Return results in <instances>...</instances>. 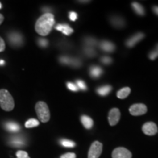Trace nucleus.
<instances>
[{"label": "nucleus", "mask_w": 158, "mask_h": 158, "mask_svg": "<svg viewBox=\"0 0 158 158\" xmlns=\"http://www.w3.org/2000/svg\"><path fill=\"white\" fill-rule=\"evenodd\" d=\"M0 106L6 111H10L14 108V100L7 90H0Z\"/></svg>", "instance_id": "2"}, {"label": "nucleus", "mask_w": 158, "mask_h": 158, "mask_svg": "<svg viewBox=\"0 0 158 158\" xmlns=\"http://www.w3.org/2000/svg\"><path fill=\"white\" fill-rule=\"evenodd\" d=\"M102 69L98 66H92L89 68V75L92 78H98L102 76Z\"/></svg>", "instance_id": "15"}, {"label": "nucleus", "mask_w": 158, "mask_h": 158, "mask_svg": "<svg viewBox=\"0 0 158 158\" xmlns=\"http://www.w3.org/2000/svg\"><path fill=\"white\" fill-rule=\"evenodd\" d=\"M120 111L118 108H114L109 111L108 114V122L110 126H114L118 123L120 119Z\"/></svg>", "instance_id": "8"}, {"label": "nucleus", "mask_w": 158, "mask_h": 158, "mask_svg": "<svg viewBox=\"0 0 158 158\" xmlns=\"http://www.w3.org/2000/svg\"><path fill=\"white\" fill-rule=\"evenodd\" d=\"M3 21H4V16H3V15L0 14V25L2 24V23L3 22Z\"/></svg>", "instance_id": "36"}, {"label": "nucleus", "mask_w": 158, "mask_h": 158, "mask_svg": "<svg viewBox=\"0 0 158 158\" xmlns=\"http://www.w3.org/2000/svg\"><path fill=\"white\" fill-rule=\"evenodd\" d=\"M158 57V44L156 45L155 48L152 51H150L149 54V58L151 60H155Z\"/></svg>", "instance_id": "26"}, {"label": "nucleus", "mask_w": 158, "mask_h": 158, "mask_svg": "<svg viewBox=\"0 0 158 158\" xmlns=\"http://www.w3.org/2000/svg\"><path fill=\"white\" fill-rule=\"evenodd\" d=\"M9 41L11 45H14V46H19V45H22L23 40L21 34L17 32H13L9 35Z\"/></svg>", "instance_id": "11"}, {"label": "nucleus", "mask_w": 158, "mask_h": 158, "mask_svg": "<svg viewBox=\"0 0 158 158\" xmlns=\"http://www.w3.org/2000/svg\"><path fill=\"white\" fill-rule=\"evenodd\" d=\"M60 158H76V155L75 153L68 152L61 156Z\"/></svg>", "instance_id": "33"}, {"label": "nucleus", "mask_w": 158, "mask_h": 158, "mask_svg": "<svg viewBox=\"0 0 158 158\" xmlns=\"http://www.w3.org/2000/svg\"><path fill=\"white\" fill-rule=\"evenodd\" d=\"M100 48L106 52H113L115 50V45L108 40H103L100 43Z\"/></svg>", "instance_id": "12"}, {"label": "nucleus", "mask_w": 158, "mask_h": 158, "mask_svg": "<svg viewBox=\"0 0 158 158\" xmlns=\"http://www.w3.org/2000/svg\"><path fill=\"white\" fill-rule=\"evenodd\" d=\"M112 158H132V153L124 147L116 148L112 152Z\"/></svg>", "instance_id": "6"}, {"label": "nucleus", "mask_w": 158, "mask_h": 158, "mask_svg": "<svg viewBox=\"0 0 158 158\" xmlns=\"http://www.w3.org/2000/svg\"><path fill=\"white\" fill-rule=\"evenodd\" d=\"M129 111L133 116L143 115L147 112V107L143 103L133 104L130 107Z\"/></svg>", "instance_id": "5"}, {"label": "nucleus", "mask_w": 158, "mask_h": 158, "mask_svg": "<svg viewBox=\"0 0 158 158\" xmlns=\"http://www.w3.org/2000/svg\"><path fill=\"white\" fill-rule=\"evenodd\" d=\"M40 122L38 120L35 119V118H30V119L27 120L25 123V127L27 128H32L37 127L39 125Z\"/></svg>", "instance_id": "22"}, {"label": "nucleus", "mask_w": 158, "mask_h": 158, "mask_svg": "<svg viewBox=\"0 0 158 158\" xmlns=\"http://www.w3.org/2000/svg\"><path fill=\"white\" fill-rule=\"evenodd\" d=\"M144 37V34L142 32H138L133 35V36L130 37L129 39L126 41V45L129 48H133V46L137 44L138 42L143 40Z\"/></svg>", "instance_id": "10"}, {"label": "nucleus", "mask_w": 158, "mask_h": 158, "mask_svg": "<svg viewBox=\"0 0 158 158\" xmlns=\"http://www.w3.org/2000/svg\"><path fill=\"white\" fill-rule=\"evenodd\" d=\"M130 89L129 87H124L121 89L117 92V98L119 99H124L130 94Z\"/></svg>", "instance_id": "21"}, {"label": "nucleus", "mask_w": 158, "mask_h": 158, "mask_svg": "<svg viewBox=\"0 0 158 158\" xmlns=\"http://www.w3.org/2000/svg\"><path fill=\"white\" fill-rule=\"evenodd\" d=\"M55 28H56V30L62 31L63 34H64L65 35H70L73 32V29L66 23H60V24L56 25Z\"/></svg>", "instance_id": "13"}, {"label": "nucleus", "mask_w": 158, "mask_h": 158, "mask_svg": "<svg viewBox=\"0 0 158 158\" xmlns=\"http://www.w3.org/2000/svg\"><path fill=\"white\" fill-rule=\"evenodd\" d=\"M100 61H101L102 64L106 65L110 64L112 63V59L110 58V56H104L101 57V58H100Z\"/></svg>", "instance_id": "28"}, {"label": "nucleus", "mask_w": 158, "mask_h": 158, "mask_svg": "<svg viewBox=\"0 0 158 158\" xmlns=\"http://www.w3.org/2000/svg\"><path fill=\"white\" fill-rule=\"evenodd\" d=\"M59 61L61 63L64 64L70 65V66L74 67V68H79L81 65V62L77 58H71V57L63 56L59 58Z\"/></svg>", "instance_id": "9"}, {"label": "nucleus", "mask_w": 158, "mask_h": 158, "mask_svg": "<svg viewBox=\"0 0 158 158\" xmlns=\"http://www.w3.org/2000/svg\"><path fill=\"white\" fill-rule=\"evenodd\" d=\"M81 122L84 127L86 128V129H91L92 127H93V120L89 116H86V115H82L81 116Z\"/></svg>", "instance_id": "16"}, {"label": "nucleus", "mask_w": 158, "mask_h": 158, "mask_svg": "<svg viewBox=\"0 0 158 158\" xmlns=\"http://www.w3.org/2000/svg\"><path fill=\"white\" fill-rule=\"evenodd\" d=\"M10 143L15 147H22L24 144V140L21 137H19V136H15V137H13L11 138Z\"/></svg>", "instance_id": "20"}, {"label": "nucleus", "mask_w": 158, "mask_h": 158, "mask_svg": "<svg viewBox=\"0 0 158 158\" xmlns=\"http://www.w3.org/2000/svg\"><path fill=\"white\" fill-rule=\"evenodd\" d=\"M102 151V144L99 141L92 143L88 152V158H98Z\"/></svg>", "instance_id": "4"}, {"label": "nucleus", "mask_w": 158, "mask_h": 158, "mask_svg": "<svg viewBox=\"0 0 158 158\" xmlns=\"http://www.w3.org/2000/svg\"><path fill=\"white\" fill-rule=\"evenodd\" d=\"M35 110L37 115V117L43 123L48 122L50 119V110L48 106L45 102H37L35 105Z\"/></svg>", "instance_id": "3"}, {"label": "nucleus", "mask_w": 158, "mask_h": 158, "mask_svg": "<svg viewBox=\"0 0 158 158\" xmlns=\"http://www.w3.org/2000/svg\"><path fill=\"white\" fill-rule=\"evenodd\" d=\"M76 86L78 88V89H81L83 91H86L87 89V86H86V83H85L83 80H81V79H78L76 81Z\"/></svg>", "instance_id": "27"}, {"label": "nucleus", "mask_w": 158, "mask_h": 158, "mask_svg": "<svg viewBox=\"0 0 158 158\" xmlns=\"http://www.w3.org/2000/svg\"><path fill=\"white\" fill-rule=\"evenodd\" d=\"M132 7H133V10L139 15H144L145 14V10H144L143 7L141 4L138 2H133L132 3Z\"/></svg>", "instance_id": "19"}, {"label": "nucleus", "mask_w": 158, "mask_h": 158, "mask_svg": "<svg viewBox=\"0 0 158 158\" xmlns=\"http://www.w3.org/2000/svg\"><path fill=\"white\" fill-rule=\"evenodd\" d=\"M5 128L10 132L16 133V132L19 131L20 126L14 122H8L5 124Z\"/></svg>", "instance_id": "18"}, {"label": "nucleus", "mask_w": 158, "mask_h": 158, "mask_svg": "<svg viewBox=\"0 0 158 158\" xmlns=\"http://www.w3.org/2000/svg\"><path fill=\"white\" fill-rule=\"evenodd\" d=\"M59 142H60L61 145L67 148H73L76 146V143H75L73 141H70V140L66 139V138H62V139L60 140Z\"/></svg>", "instance_id": "23"}, {"label": "nucleus", "mask_w": 158, "mask_h": 158, "mask_svg": "<svg viewBox=\"0 0 158 158\" xmlns=\"http://www.w3.org/2000/svg\"><path fill=\"white\" fill-rule=\"evenodd\" d=\"M110 23H111V24L113 25L114 27H116V28H122V27H123L124 24H125L124 20L120 16H117V15L111 16L110 19Z\"/></svg>", "instance_id": "14"}, {"label": "nucleus", "mask_w": 158, "mask_h": 158, "mask_svg": "<svg viewBox=\"0 0 158 158\" xmlns=\"http://www.w3.org/2000/svg\"><path fill=\"white\" fill-rule=\"evenodd\" d=\"M55 23L52 13H46L37 19L35 23V31L41 36H47L51 32Z\"/></svg>", "instance_id": "1"}, {"label": "nucleus", "mask_w": 158, "mask_h": 158, "mask_svg": "<svg viewBox=\"0 0 158 158\" xmlns=\"http://www.w3.org/2000/svg\"><path fill=\"white\" fill-rule=\"evenodd\" d=\"M5 49V43L4 40L0 37V52H2Z\"/></svg>", "instance_id": "34"}, {"label": "nucleus", "mask_w": 158, "mask_h": 158, "mask_svg": "<svg viewBox=\"0 0 158 158\" xmlns=\"http://www.w3.org/2000/svg\"><path fill=\"white\" fill-rule=\"evenodd\" d=\"M84 43L86 47H90L93 48L97 45V40L93 37H86L84 40Z\"/></svg>", "instance_id": "24"}, {"label": "nucleus", "mask_w": 158, "mask_h": 158, "mask_svg": "<svg viewBox=\"0 0 158 158\" xmlns=\"http://www.w3.org/2000/svg\"><path fill=\"white\" fill-rule=\"evenodd\" d=\"M111 90H112L111 86H110V85H104V86H101L97 89L96 92L99 95L105 97V96H107L108 94L111 92Z\"/></svg>", "instance_id": "17"}, {"label": "nucleus", "mask_w": 158, "mask_h": 158, "mask_svg": "<svg viewBox=\"0 0 158 158\" xmlns=\"http://www.w3.org/2000/svg\"><path fill=\"white\" fill-rule=\"evenodd\" d=\"M1 8H2V4L0 3V9H1Z\"/></svg>", "instance_id": "39"}, {"label": "nucleus", "mask_w": 158, "mask_h": 158, "mask_svg": "<svg viewBox=\"0 0 158 158\" xmlns=\"http://www.w3.org/2000/svg\"><path fill=\"white\" fill-rule=\"evenodd\" d=\"M84 51V54L89 57H93L96 55V51L94 50L93 48H90V47H85Z\"/></svg>", "instance_id": "25"}, {"label": "nucleus", "mask_w": 158, "mask_h": 158, "mask_svg": "<svg viewBox=\"0 0 158 158\" xmlns=\"http://www.w3.org/2000/svg\"><path fill=\"white\" fill-rule=\"evenodd\" d=\"M142 131L147 135H154L157 133V126L152 122H148L142 127Z\"/></svg>", "instance_id": "7"}, {"label": "nucleus", "mask_w": 158, "mask_h": 158, "mask_svg": "<svg viewBox=\"0 0 158 158\" xmlns=\"http://www.w3.org/2000/svg\"><path fill=\"white\" fill-rule=\"evenodd\" d=\"M152 10L156 15H158V6H154L152 7Z\"/></svg>", "instance_id": "35"}, {"label": "nucleus", "mask_w": 158, "mask_h": 158, "mask_svg": "<svg viewBox=\"0 0 158 158\" xmlns=\"http://www.w3.org/2000/svg\"><path fill=\"white\" fill-rule=\"evenodd\" d=\"M5 64V62L3 60H0V65H4Z\"/></svg>", "instance_id": "37"}, {"label": "nucleus", "mask_w": 158, "mask_h": 158, "mask_svg": "<svg viewBox=\"0 0 158 158\" xmlns=\"http://www.w3.org/2000/svg\"><path fill=\"white\" fill-rule=\"evenodd\" d=\"M16 157L17 158H30L29 157L28 153L25 151H22V150H19L17 152Z\"/></svg>", "instance_id": "29"}, {"label": "nucleus", "mask_w": 158, "mask_h": 158, "mask_svg": "<svg viewBox=\"0 0 158 158\" xmlns=\"http://www.w3.org/2000/svg\"><path fill=\"white\" fill-rule=\"evenodd\" d=\"M79 2H89V1H79Z\"/></svg>", "instance_id": "38"}, {"label": "nucleus", "mask_w": 158, "mask_h": 158, "mask_svg": "<svg viewBox=\"0 0 158 158\" xmlns=\"http://www.w3.org/2000/svg\"><path fill=\"white\" fill-rule=\"evenodd\" d=\"M67 86H68L69 90L73 91V92H78V88L77 87L76 84H75L72 82H68V83H67Z\"/></svg>", "instance_id": "30"}, {"label": "nucleus", "mask_w": 158, "mask_h": 158, "mask_svg": "<svg viewBox=\"0 0 158 158\" xmlns=\"http://www.w3.org/2000/svg\"><path fill=\"white\" fill-rule=\"evenodd\" d=\"M38 44L40 47H43V48H45V47L48 46V42L46 39L44 38H40L38 40Z\"/></svg>", "instance_id": "31"}, {"label": "nucleus", "mask_w": 158, "mask_h": 158, "mask_svg": "<svg viewBox=\"0 0 158 158\" xmlns=\"http://www.w3.org/2000/svg\"><path fill=\"white\" fill-rule=\"evenodd\" d=\"M69 19H70L72 21H76L77 19H78V14H77L76 12H70V13H69Z\"/></svg>", "instance_id": "32"}]
</instances>
